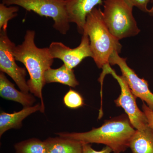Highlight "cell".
Returning a JSON list of instances; mask_svg holds the SVG:
<instances>
[{"label":"cell","mask_w":153,"mask_h":153,"mask_svg":"<svg viewBox=\"0 0 153 153\" xmlns=\"http://www.w3.org/2000/svg\"><path fill=\"white\" fill-rule=\"evenodd\" d=\"M35 36L34 30H27L24 41L14 48L13 54L16 60L23 63L29 73L30 79L27 82L29 90L41 99V113H44L42 89L46 83L44 74L47 69L51 68L54 59L50 55L49 48H40L36 46Z\"/></svg>","instance_id":"obj_1"},{"label":"cell","mask_w":153,"mask_h":153,"mask_svg":"<svg viewBox=\"0 0 153 153\" xmlns=\"http://www.w3.org/2000/svg\"><path fill=\"white\" fill-rule=\"evenodd\" d=\"M136 129L126 114H122L105 121L97 128L82 133L62 132L59 137L78 141L83 143L102 144L109 147L113 153L123 152L129 148Z\"/></svg>","instance_id":"obj_2"},{"label":"cell","mask_w":153,"mask_h":153,"mask_svg":"<svg viewBox=\"0 0 153 153\" xmlns=\"http://www.w3.org/2000/svg\"><path fill=\"white\" fill-rule=\"evenodd\" d=\"M83 33L88 36L92 58L99 68L110 65L109 58L113 53H120L121 44L107 27L100 8L95 7L88 15Z\"/></svg>","instance_id":"obj_3"},{"label":"cell","mask_w":153,"mask_h":153,"mask_svg":"<svg viewBox=\"0 0 153 153\" xmlns=\"http://www.w3.org/2000/svg\"><path fill=\"white\" fill-rule=\"evenodd\" d=\"M133 9L126 0L103 1V20L111 33L119 41L137 36L140 32Z\"/></svg>","instance_id":"obj_4"},{"label":"cell","mask_w":153,"mask_h":153,"mask_svg":"<svg viewBox=\"0 0 153 153\" xmlns=\"http://www.w3.org/2000/svg\"><path fill=\"white\" fill-rule=\"evenodd\" d=\"M2 3L7 6L22 7L40 16L52 18L53 28L62 35H66L70 29L64 0H2Z\"/></svg>","instance_id":"obj_5"},{"label":"cell","mask_w":153,"mask_h":153,"mask_svg":"<svg viewBox=\"0 0 153 153\" xmlns=\"http://www.w3.org/2000/svg\"><path fill=\"white\" fill-rule=\"evenodd\" d=\"M108 74L112 75L120 87V95L114 100L116 105L122 108L124 110L131 123L135 129L143 130L147 128L149 125L146 117L143 111L140 110L137 105V98L132 92L123 76L118 75L109 66L102 69L100 80L103 81L105 76Z\"/></svg>","instance_id":"obj_6"},{"label":"cell","mask_w":153,"mask_h":153,"mask_svg":"<svg viewBox=\"0 0 153 153\" xmlns=\"http://www.w3.org/2000/svg\"><path fill=\"white\" fill-rule=\"evenodd\" d=\"M16 45L10 40L7 31L0 30V70L10 76L22 92L29 93L26 81L27 69L16 63L13 49Z\"/></svg>","instance_id":"obj_7"},{"label":"cell","mask_w":153,"mask_h":153,"mask_svg":"<svg viewBox=\"0 0 153 153\" xmlns=\"http://www.w3.org/2000/svg\"><path fill=\"white\" fill-rule=\"evenodd\" d=\"M110 65H117L120 68L122 76L128 85L135 96L139 98L153 111V93L150 89L148 81L140 78L126 62V58L120 57L114 52L109 58Z\"/></svg>","instance_id":"obj_8"},{"label":"cell","mask_w":153,"mask_h":153,"mask_svg":"<svg viewBox=\"0 0 153 153\" xmlns=\"http://www.w3.org/2000/svg\"><path fill=\"white\" fill-rule=\"evenodd\" d=\"M48 48L54 59H60L70 69H73L85 58L93 57L89 38L85 33L82 34L81 42L76 48L71 49L59 42H52Z\"/></svg>","instance_id":"obj_9"},{"label":"cell","mask_w":153,"mask_h":153,"mask_svg":"<svg viewBox=\"0 0 153 153\" xmlns=\"http://www.w3.org/2000/svg\"><path fill=\"white\" fill-rule=\"evenodd\" d=\"M103 3V0H66L65 6L69 23L75 24L78 32L82 35L88 15L97 6Z\"/></svg>","instance_id":"obj_10"},{"label":"cell","mask_w":153,"mask_h":153,"mask_svg":"<svg viewBox=\"0 0 153 153\" xmlns=\"http://www.w3.org/2000/svg\"><path fill=\"white\" fill-rule=\"evenodd\" d=\"M40 111L42 112L41 103L35 106L25 107L18 112L7 113L1 112L0 114V136L11 128H19L22 126L23 120L28 116Z\"/></svg>","instance_id":"obj_11"},{"label":"cell","mask_w":153,"mask_h":153,"mask_svg":"<svg viewBox=\"0 0 153 153\" xmlns=\"http://www.w3.org/2000/svg\"><path fill=\"white\" fill-rule=\"evenodd\" d=\"M0 95L2 98L19 102L25 107L33 106L36 99L32 94L19 91L4 73H0Z\"/></svg>","instance_id":"obj_12"},{"label":"cell","mask_w":153,"mask_h":153,"mask_svg":"<svg viewBox=\"0 0 153 153\" xmlns=\"http://www.w3.org/2000/svg\"><path fill=\"white\" fill-rule=\"evenodd\" d=\"M47 153H82V143L76 140L62 137H49L44 140Z\"/></svg>","instance_id":"obj_13"},{"label":"cell","mask_w":153,"mask_h":153,"mask_svg":"<svg viewBox=\"0 0 153 153\" xmlns=\"http://www.w3.org/2000/svg\"><path fill=\"white\" fill-rule=\"evenodd\" d=\"M129 148L132 153H153V131L149 126L143 130L136 129Z\"/></svg>","instance_id":"obj_14"},{"label":"cell","mask_w":153,"mask_h":153,"mask_svg":"<svg viewBox=\"0 0 153 153\" xmlns=\"http://www.w3.org/2000/svg\"><path fill=\"white\" fill-rule=\"evenodd\" d=\"M44 77L47 83L58 82L73 88L79 84L73 69L68 68L64 64L56 69L49 68L45 72Z\"/></svg>","instance_id":"obj_15"},{"label":"cell","mask_w":153,"mask_h":153,"mask_svg":"<svg viewBox=\"0 0 153 153\" xmlns=\"http://www.w3.org/2000/svg\"><path fill=\"white\" fill-rule=\"evenodd\" d=\"M16 153H47L45 141L36 138L25 140L15 145Z\"/></svg>","instance_id":"obj_16"},{"label":"cell","mask_w":153,"mask_h":153,"mask_svg":"<svg viewBox=\"0 0 153 153\" xmlns=\"http://www.w3.org/2000/svg\"><path fill=\"white\" fill-rule=\"evenodd\" d=\"M18 6L7 7L2 3L0 4V30L7 31L8 22L18 16Z\"/></svg>","instance_id":"obj_17"},{"label":"cell","mask_w":153,"mask_h":153,"mask_svg":"<svg viewBox=\"0 0 153 153\" xmlns=\"http://www.w3.org/2000/svg\"><path fill=\"white\" fill-rule=\"evenodd\" d=\"M65 105L69 108L76 109L84 105V100L82 96L77 91L70 89L63 98Z\"/></svg>","instance_id":"obj_18"},{"label":"cell","mask_w":153,"mask_h":153,"mask_svg":"<svg viewBox=\"0 0 153 153\" xmlns=\"http://www.w3.org/2000/svg\"><path fill=\"white\" fill-rule=\"evenodd\" d=\"M133 7H136L141 11L146 13H149L148 4L152 0H126Z\"/></svg>","instance_id":"obj_19"},{"label":"cell","mask_w":153,"mask_h":153,"mask_svg":"<svg viewBox=\"0 0 153 153\" xmlns=\"http://www.w3.org/2000/svg\"><path fill=\"white\" fill-rule=\"evenodd\" d=\"M111 149L107 146L103 148L101 151H97L92 149L90 144H82V153H111Z\"/></svg>","instance_id":"obj_20"},{"label":"cell","mask_w":153,"mask_h":153,"mask_svg":"<svg viewBox=\"0 0 153 153\" xmlns=\"http://www.w3.org/2000/svg\"><path fill=\"white\" fill-rule=\"evenodd\" d=\"M142 108L147 119L149 126L153 131V111L144 102H143Z\"/></svg>","instance_id":"obj_21"},{"label":"cell","mask_w":153,"mask_h":153,"mask_svg":"<svg viewBox=\"0 0 153 153\" xmlns=\"http://www.w3.org/2000/svg\"><path fill=\"white\" fill-rule=\"evenodd\" d=\"M152 5L151 8L149 9V12L148 14H149L151 16H153V0L152 1Z\"/></svg>","instance_id":"obj_22"},{"label":"cell","mask_w":153,"mask_h":153,"mask_svg":"<svg viewBox=\"0 0 153 153\" xmlns=\"http://www.w3.org/2000/svg\"><path fill=\"white\" fill-rule=\"evenodd\" d=\"M64 1H66V0H64Z\"/></svg>","instance_id":"obj_23"}]
</instances>
